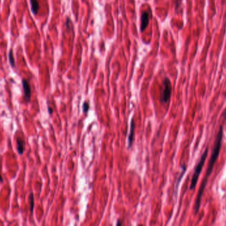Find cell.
Masks as SVG:
<instances>
[{
	"label": "cell",
	"mask_w": 226,
	"mask_h": 226,
	"mask_svg": "<svg viewBox=\"0 0 226 226\" xmlns=\"http://www.w3.org/2000/svg\"><path fill=\"white\" fill-rule=\"evenodd\" d=\"M223 134H224V128L223 125H220L219 128V131L218 132L216 139V143H215L214 148L213 150V152L211 156L210 160V162L208 166L207 170L206 173V175L204 176V180L202 182V184L200 185V188H199V191L198 192V195L196 198V201L195 204V214H197L199 209L200 208V204H201V199L203 195V193L205 190L208 180L209 179V176L211 175L212 170L214 169V166L215 163H216V160L219 157L220 150H221L222 147V139H223Z\"/></svg>",
	"instance_id": "cell-1"
},
{
	"label": "cell",
	"mask_w": 226,
	"mask_h": 226,
	"mask_svg": "<svg viewBox=\"0 0 226 226\" xmlns=\"http://www.w3.org/2000/svg\"><path fill=\"white\" fill-rule=\"evenodd\" d=\"M208 148H206V150H204L203 154L202 155L201 157H200V160H199L198 163L195 166V172H194V174L192 175L191 185L189 187V190H191L195 189L196 186V184H197L198 179H199V176H200V173L202 170L204 163H205V161H206V157L208 156Z\"/></svg>",
	"instance_id": "cell-2"
},
{
	"label": "cell",
	"mask_w": 226,
	"mask_h": 226,
	"mask_svg": "<svg viewBox=\"0 0 226 226\" xmlns=\"http://www.w3.org/2000/svg\"><path fill=\"white\" fill-rule=\"evenodd\" d=\"M171 84L168 78H165L163 80V89L161 95V103H167L171 98Z\"/></svg>",
	"instance_id": "cell-3"
},
{
	"label": "cell",
	"mask_w": 226,
	"mask_h": 226,
	"mask_svg": "<svg viewBox=\"0 0 226 226\" xmlns=\"http://www.w3.org/2000/svg\"><path fill=\"white\" fill-rule=\"evenodd\" d=\"M22 84H23V91H24L25 101L29 102L31 101V90L30 85L27 80L25 79H23Z\"/></svg>",
	"instance_id": "cell-4"
},
{
	"label": "cell",
	"mask_w": 226,
	"mask_h": 226,
	"mask_svg": "<svg viewBox=\"0 0 226 226\" xmlns=\"http://www.w3.org/2000/svg\"><path fill=\"white\" fill-rule=\"evenodd\" d=\"M149 24V15L146 12H144L141 15V23H140V30L143 32L147 28Z\"/></svg>",
	"instance_id": "cell-5"
},
{
	"label": "cell",
	"mask_w": 226,
	"mask_h": 226,
	"mask_svg": "<svg viewBox=\"0 0 226 226\" xmlns=\"http://www.w3.org/2000/svg\"><path fill=\"white\" fill-rule=\"evenodd\" d=\"M16 143H17V150L18 151V153L20 155H22L25 150V143L19 137L16 138Z\"/></svg>",
	"instance_id": "cell-6"
},
{
	"label": "cell",
	"mask_w": 226,
	"mask_h": 226,
	"mask_svg": "<svg viewBox=\"0 0 226 226\" xmlns=\"http://www.w3.org/2000/svg\"><path fill=\"white\" fill-rule=\"evenodd\" d=\"M134 125L133 119L130 121V134L128 135V148H130L134 139Z\"/></svg>",
	"instance_id": "cell-7"
},
{
	"label": "cell",
	"mask_w": 226,
	"mask_h": 226,
	"mask_svg": "<svg viewBox=\"0 0 226 226\" xmlns=\"http://www.w3.org/2000/svg\"><path fill=\"white\" fill-rule=\"evenodd\" d=\"M31 5V11L34 15H36L38 13L39 9V4L37 0H30Z\"/></svg>",
	"instance_id": "cell-8"
},
{
	"label": "cell",
	"mask_w": 226,
	"mask_h": 226,
	"mask_svg": "<svg viewBox=\"0 0 226 226\" xmlns=\"http://www.w3.org/2000/svg\"><path fill=\"white\" fill-rule=\"evenodd\" d=\"M182 173H181V174L180 176L179 177L178 180H177V184H176L175 190H177V188H178V186H179V183H180V182H181V179H182V176H183V175H184V174H185V173L186 170V166L184 164L183 165H182Z\"/></svg>",
	"instance_id": "cell-9"
},
{
	"label": "cell",
	"mask_w": 226,
	"mask_h": 226,
	"mask_svg": "<svg viewBox=\"0 0 226 226\" xmlns=\"http://www.w3.org/2000/svg\"><path fill=\"white\" fill-rule=\"evenodd\" d=\"M29 206H30V211L31 214H33L34 209V196L33 193H31L29 195Z\"/></svg>",
	"instance_id": "cell-10"
},
{
	"label": "cell",
	"mask_w": 226,
	"mask_h": 226,
	"mask_svg": "<svg viewBox=\"0 0 226 226\" xmlns=\"http://www.w3.org/2000/svg\"><path fill=\"white\" fill-rule=\"evenodd\" d=\"M9 63L11 64L12 67L14 68L15 67V60H14V56H13V51L10 50L9 52Z\"/></svg>",
	"instance_id": "cell-11"
},
{
	"label": "cell",
	"mask_w": 226,
	"mask_h": 226,
	"mask_svg": "<svg viewBox=\"0 0 226 226\" xmlns=\"http://www.w3.org/2000/svg\"><path fill=\"white\" fill-rule=\"evenodd\" d=\"M89 109V104L88 102H84L83 104V112L86 113L87 112L88 110Z\"/></svg>",
	"instance_id": "cell-12"
},
{
	"label": "cell",
	"mask_w": 226,
	"mask_h": 226,
	"mask_svg": "<svg viewBox=\"0 0 226 226\" xmlns=\"http://www.w3.org/2000/svg\"><path fill=\"white\" fill-rule=\"evenodd\" d=\"M182 0H176V7H178Z\"/></svg>",
	"instance_id": "cell-13"
},
{
	"label": "cell",
	"mask_w": 226,
	"mask_h": 226,
	"mask_svg": "<svg viewBox=\"0 0 226 226\" xmlns=\"http://www.w3.org/2000/svg\"><path fill=\"white\" fill-rule=\"evenodd\" d=\"M48 113H49V114H50V115H51V114H52V112H53V111H52V110L51 107H50L49 106H48Z\"/></svg>",
	"instance_id": "cell-14"
},
{
	"label": "cell",
	"mask_w": 226,
	"mask_h": 226,
	"mask_svg": "<svg viewBox=\"0 0 226 226\" xmlns=\"http://www.w3.org/2000/svg\"><path fill=\"white\" fill-rule=\"evenodd\" d=\"M223 116H224V119L226 120V110H225V111L224 112Z\"/></svg>",
	"instance_id": "cell-15"
},
{
	"label": "cell",
	"mask_w": 226,
	"mask_h": 226,
	"mask_svg": "<svg viewBox=\"0 0 226 226\" xmlns=\"http://www.w3.org/2000/svg\"><path fill=\"white\" fill-rule=\"evenodd\" d=\"M3 182V178H2V176L1 175V173H0V182L2 183Z\"/></svg>",
	"instance_id": "cell-16"
},
{
	"label": "cell",
	"mask_w": 226,
	"mask_h": 226,
	"mask_svg": "<svg viewBox=\"0 0 226 226\" xmlns=\"http://www.w3.org/2000/svg\"><path fill=\"white\" fill-rule=\"evenodd\" d=\"M121 225V224L120 223V221H118V222L116 223V225Z\"/></svg>",
	"instance_id": "cell-17"
}]
</instances>
